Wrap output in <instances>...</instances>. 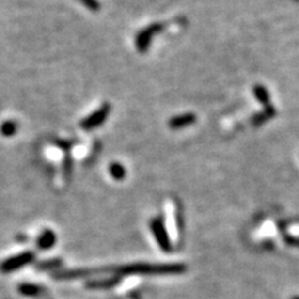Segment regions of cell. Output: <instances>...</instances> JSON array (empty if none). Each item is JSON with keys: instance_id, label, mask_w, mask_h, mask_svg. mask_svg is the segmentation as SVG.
Returning a JSON list of instances; mask_svg holds the SVG:
<instances>
[{"instance_id": "obj_9", "label": "cell", "mask_w": 299, "mask_h": 299, "mask_svg": "<svg viewBox=\"0 0 299 299\" xmlns=\"http://www.w3.org/2000/svg\"><path fill=\"white\" fill-rule=\"evenodd\" d=\"M287 242L288 243H291V244H294V246H299V239H297V238H288L287 239Z\"/></svg>"}, {"instance_id": "obj_5", "label": "cell", "mask_w": 299, "mask_h": 299, "mask_svg": "<svg viewBox=\"0 0 299 299\" xmlns=\"http://www.w3.org/2000/svg\"><path fill=\"white\" fill-rule=\"evenodd\" d=\"M17 132V124L13 120H8L4 121L0 126V134L4 137H12Z\"/></svg>"}, {"instance_id": "obj_6", "label": "cell", "mask_w": 299, "mask_h": 299, "mask_svg": "<svg viewBox=\"0 0 299 299\" xmlns=\"http://www.w3.org/2000/svg\"><path fill=\"white\" fill-rule=\"evenodd\" d=\"M54 242H55V236H54V233H52L51 231H45V232L39 237L38 246L40 248H49L54 244Z\"/></svg>"}, {"instance_id": "obj_1", "label": "cell", "mask_w": 299, "mask_h": 299, "mask_svg": "<svg viewBox=\"0 0 299 299\" xmlns=\"http://www.w3.org/2000/svg\"><path fill=\"white\" fill-rule=\"evenodd\" d=\"M32 253L25 252L21 253V254H17V256L12 257V258H8L5 261H3L0 263V272L3 273H9V272H14L17 268L23 267V266L28 265L30 261L32 259Z\"/></svg>"}, {"instance_id": "obj_3", "label": "cell", "mask_w": 299, "mask_h": 299, "mask_svg": "<svg viewBox=\"0 0 299 299\" xmlns=\"http://www.w3.org/2000/svg\"><path fill=\"white\" fill-rule=\"evenodd\" d=\"M163 28V24H152L148 28H146L143 31L140 32L136 38V45L139 51H145L146 47H148L150 39L152 38V35L161 30Z\"/></svg>"}, {"instance_id": "obj_8", "label": "cell", "mask_w": 299, "mask_h": 299, "mask_svg": "<svg viewBox=\"0 0 299 299\" xmlns=\"http://www.w3.org/2000/svg\"><path fill=\"white\" fill-rule=\"evenodd\" d=\"M82 3H84L87 8L93 9V10H96V9L99 8V4L96 3L95 0H82Z\"/></svg>"}, {"instance_id": "obj_7", "label": "cell", "mask_w": 299, "mask_h": 299, "mask_svg": "<svg viewBox=\"0 0 299 299\" xmlns=\"http://www.w3.org/2000/svg\"><path fill=\"white\" fill-rule=\"evenodd\" d=\"M110 172L111 174H112V177L116 178V180H122L124 176H125V169H124V166L120 165V163H113V165H111Z\"/></svg>"}, {"instance_id": "obj_4", "label": "cell", "mask_w": 299, "mask_h": 299, "mask_svg": "<svg viewBox=\"0 0 299 299\" xmlns=\"http://www.w3.org/2000/svg\"><path fill=\"white\" fill-rule=\"evenodd\" d=\"M196 121V116L193 113H185V115H180L173 119L170 120L169 126L171 128H181L185 126L192 125Z\"/></svg>"}, {"instance_id": "obj_10", "label": "cell", "mask_w": 299, "mask_h": 299, "mask_svg": "<svg viewBox=\"0 0 299 299\" xmlns=\"http://www.w3.org/2000/svg\"><path fill=\"white\" fill-rule=\"evenodd\" d=\"M293 299H299V296H296V297H293Z\"/></svg>"}, {"instance_id": "obj_2", "label": "cell", "mask_w": 299, "mask_h": 299, "mask_svg": "<svg viewBox=\"0 0 299 299\" xmlns=\"http://www.w3.org/2000/svg\"><path fill=\"white\" fill-rule=\"evenodd\" d=\"M109 112H110V106L105 105L101 109L95 111L93 115L86 117V119L81 122V127L85 128V130H93V128L97 127V126H100L101 124H104L105 119L108 117Z\"/></svg>"}]
</instances>
